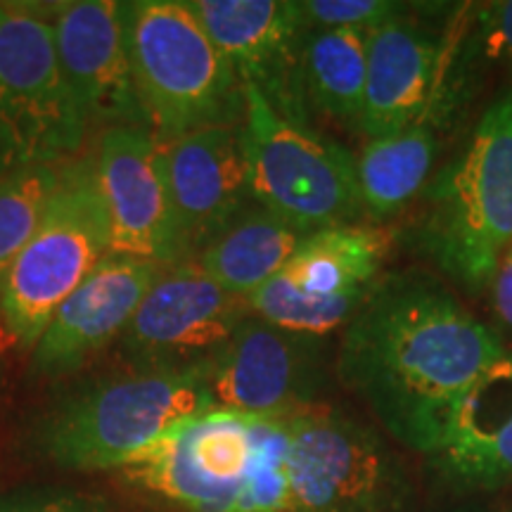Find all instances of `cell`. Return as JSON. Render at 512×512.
Instances as JSON below:
<instances>
[{
	"label": "cell",
	"mask_w": 512,
	"mask_h": 512,
	"mask_svg": "<svg viewBox=\"0 0 512 512\" xmlns=\"http://www.w3.org/2000/svg\"><path fill=\"white\" fill-rule=\"evenodd\" d=\"M505 351L446 285L396 273L344 328L337 373L396 441L430 456L467 389Z\"/></svg>",
	"instance_id": "6da1fadb"
},
{
	"label": "cell",
	"mask_w": 512,
	"mask_h": 512,
	"mask_svg": "<svg viewBox=\"0 0 512 512\" xmlns=\"http://www.w3.org/2000/svg\"><path fill=\"white\" fill-rule=\"evenodd\" d=\"M216 411L202 366L128 370L76 389L38 420L34 446L62 470L124 467L185 420Z\"/></svg>",
	"instance_id": "7a4b0ae2"
},
{
	"label": "cell",
	"mask_w": 512,
	"mask_h": 512,
	"mask_svg": "<svg viewBox=\"0 0 512 512\" xmlns=\"http://www.w3.org/2000/svg\"><path fill=\"white\" fill-rule=\"evenodd\" d=\"M126 34L147 131L157 143L242 124V81L185 0L126 3Z\"/></svg>",
	"instance_id": "3957f363"
},
{
	"label": "cell",
	"mask_w": 512,
	"mask_h": 512,
	"mask_svg": "<svg viewBox=\"0 0 512 512\" xmlns=\"http://www.w3.org/2000/svg\"><path fill=\"white\" fill-rule=\"evenodd\" d=\"M420 242L470 292L491 285L512 245V91L501 95L425 190Z\"/></svg>",
	"instance_id": "277c9868"
},
{
	"label": "cell",
	"mask_w": 512,
	"mask_h": 512,
	"mask_svg": "<svg viewBox=\"0 0 512 512\" xmlns=\"http://www.w3.org/2000/svg\"><path fill=\"white\" fill-rule=\"evenodd\" d=\"M110 256V230L95 183L93 157L62 164L34 238L5 283L0 323L22 347L34 349L55 311Z\"/></svg>",
	"instance_id": "5b68a950"
},
{
	"label": "cell",
	"mask_w": 512,
	"mask_h": 512,
	"mask_svg": "<svg viewBox=\"0 0 512 512\" xmlns=\"http://www.w3.org/2000/svg\"><path fill=\"white\" fill-rule=\"evenodd\" d=\"M245 88V131L256 204L311 235L363 216L356 157L313 126L280 117L271 102Z\"/></svg>",
	"instance_id": "8992f818"
},
{
	"label": "cell",
	"mask_w": 512,
	"mask_h": 512,
	"mask_svg": "<svg viewBox=\"0 0 512 512\" xmlns=\"http://www.w3.org/2000/svg\"><path fill=\"white\" fill-rule=\"evenodd\" d=\"M86 136L62 74L53 24L0 3V176L74 162Z\"/></svg>",
	"instance_id": "52a82bcc"
},
{
	"label": "cell",
	"mask_w": 512,
	"mask_h": 512,
	"mask_svg": "<svg viewBox=\"0 0 512 512\" xmlns=\"http://www.w3.org/2000/svg\"><path fill=\"white\" fill-rule=\"evenodd\" d=\"M389 252L392 230L377 223L316 230L247 304L266 323L325 339L347 328L377 290Z\"/></svg>",
	"instance_id": "ba28073f"
},
{
	"label": "cell",
	"mask_w": 512,
	"mask_h": 512,
	"mask_svg": "<svg viewBox=\"0 0 512 512\" xmlns=\"http://www.w3.org/2000/svg\"><path fill=\"white\" fill-rule=\"evenodd\" d=\"M290 427V512H401L411 494L380 432L335 408L311 406Z\"/></svg>",
	"instance_id": "9c48e42d"
},
{
	"label": "cell",
	"mask_w": 512,
	"mask_h": 512,
	"mask_svg": "<svg viewBox=\"0 0 512 512\" xmlns=\"http://www.w3.org/2000/svg\"><path fill=\"white\" fill-rule=\"evenodd\" d=\"M273 418L209 411L119 467L128 484L183 512H238Z\"/></svg>",
	"instance_id": "30bf717a"
},
{
	"label": "cell",
	"mask_w": 512,
	"mask_h": 512,
	"mask_svg": "<svg viewBox=\"0 0 512 512\" xmlns=\"http://www.w3.org/2000/svg\"><path fill=\"white\" fill-rule=\"evenodd\" d=\"M202 373L216 411L292 418L316 406L328 382V347L323 337L283 330L252 313L202 363Z\"/></svg>",
	"instance_id": "8fae6325"
},
{
	"label": "cell",
	"mask_w": 512,
	"mask_h": 512,
	"mask_svg": "<svg viewBox=\"0 0 512 512\" xmlns=\"http://www.w3.org/2000/svg\"><path fill=\"white\" fill-rule=\"evenodd\" d=\"M252 316L247 299L209 278L195 261L164 268L121 335V354L136 370L207 363Z\"/></svg>",
	"instance_id": "7c38bea8"
},
{
	"label": "cell",
	"mask_w": 512,
	"mask_h": 512,
	"mask_svg": "<svg viewBox=\"0 0 512 512\" xmlns=\"http://www.w3.org/2000/svg\"><path fill=\"white\" fill-rule=\"evenodd\" d=\"M93 169L110 230V256L166 268L181 264L174 204L155 136L138 126L102 131Z\"/></svg>",
	"instance_id": "4fadbf2b"
},
{
	"label": "cell",
	"mask_w": 512,
	"mask_h": 512,
	"mask_svg": "<svg viewBox=\"0 0 512 512\" xmlns=\"http://www.w3.org/2000/svg\"><path fill=\"white\" fill-rule=\"evenodd\" d=\"M188 5L242 86H254L280 117L311 126L299 0H192Z\"/></svg>",
	"instance_id": "5bb4252c"
},
{
	"label": "cell",
	"mask_w": 512,
	"mask_h": 512,
	"mask_svg": "<svg viewBox=\"0 0 512 512\" xmlns=\"http://www.w3.org/2000/svg\"><path fill=\"white\" fill-rule=\"evenodd\" d=\"M53 29L62 74L88 131L147 128L128 53L126 3H67L57 10Z\"/></svg>",
	"instance_id": "9a60e30c"
},
{
	"label": "cell",
	"mask_w": 512,
	"mask_h": 512,
	"mask_svg": "<svg viewBox=\"0 0 512 512\" xmlns=\"http://www.w3.org/2000/svg\"><path fill=\"white\" fill-rule=\"evenodd\" d=\"M159 147L183 261L195 259L254 202L245 131L211 126Z\"/></svg>",
	"instance_id": "2e32d148"
},
{
	"label": "cell",
	"mask_w": 512,
	"mask_h": 512,
	"mask_svg": "<svg viewBox=\"0 0 512 512\" xmlns=\"http://www.w3.org/2000/svg\"><path fill=\"white\" fill-rule=\"evenodd\" d=\"M164 268L152 261L107 256L43 330L34 347L36 373H74L93 354L121 339Z\"/></svg>",
	"instance_id": "e0dca14e"
},
{
	"label": "cell",
	"mask_w": 512,
	"mask_h": 512,
	"mask_svg": "<svg viewBox=\"0 0 512 512\" xmlns=\"http://www.w3.org/2000/svg\"><path fill=\"white\" fill-rule=\"evenodd\" d=\"M448 41L403 10L370 31L368 74L358 128L370 138L399 131L427 110L444 83Z\"/></svg>",
	"instance_id": "ac0fdd59"
},
{
	"label": "cell",
	"mask_w": 512,
	"mask_h": 512,
	"mask_svg": "<svg viewBox=\"0 0 512 512\" xmlns=\"http://www.w3.org/2000/svg\"><path fill=\"white\" fill-rule=\"evenodd\" d=\"M430 458L456 486L498 489L512 482V351L467 389Z\"/></svg>",
	"instance_id": "d6986e66"
},
{
	"label": "cell",
	"mask_w": 512,
	"mask_h": 512,
	"mask_svg": "<svg viewBox=\"0 0 512 512\" xmlns=\"http://www.w3.org/2000/svg\"><path fill=\"white\" fill-rule=\"evenodd\" d=\"M441 88L427 110L399 131L370 138L356 157L363 216L380 223L401 214L430 185L439 147Z\"/></svg>",
	"instance_id": "ffe728a7"
},
{
	"label": "cell",
	"mask_w": 512,
	"mask_h": 512,
	"mask_svg": "<svg viewBox=\"0 0 512 512\" xmlns=\"http://www.w3.org/2000/svg\"><path fill=\"white\" fill-rule=\"evenodd\" d=\"M304 240L302 230L252 202L192 261L223 290L249 299L283 271Z\"/></svg>",
	"instance_id": "44dd1931"
},
{
	"label": "cell",
	"mask_w": 512,
	"mask_h": 512,
	"mask_svg": "<svg viewBox=\"0 0 512 512\" xmlns=\"http://www.w3.org/2000/svg\"><path fill=\"white\" fill-rule=\"evenodd\" d=\"M370 31L309 29L302 46L304 95L339 124L358 126L368 74Z\"/></svg>",
	"instance_id": "7402d4cb"
},
{
	"label": "cell",
	"mask_w": 512,
	"mask_h": 512,
	"mask_svg": "<svg viewBox=\"0 0 512 512\" xmlns=\"http://www.w3.org/2000/svg\"><path fill=\"white\" fill-rule=\"evenodd\" d=\"M60 174L62 166H27L0 176V302L12 266L34 238Z\"/></svg>",
	"instance_id": "603a6c76"
},
{
	"label": "cell",
	"mask_w": 512,
	"mask_h": 512,
	"mask_svg": "<svg viewBox=\"0 0 512 512\" xmlns=\"http://www.w3.org/2000/svg\"><path fill=\"white\" fill-rule=\"evenodd\" d=\"M406 5L394 0H299V12L309 29L373 31L401 15Z\"/></svg>",
	"instance_id": "cb8c5ba5"
},
{
	"label": "cell",
	"mask_w": 512,
	"mask_h": 512,
	"mask_svg": "<svg viewBox=\"0 0 512 512\" xmlns=\"http://www.w3.org/2000/svg\"><path fill=\"white\" fill-rule=\"evenodd\" d=\"M0 512H112L105 496L60 486H31L0 498Z\"/></svg>",
	"instance_id": "d4e9b609"
},
{
	"label": "cell",
	"mask_w": 512,
	"mask_h": 512,
	"mask_svg": "<svg viewBox=\"0 0 512 512\" xmlns=\"http://www.w3.org/2000/svg\"><path fill=\"white\" fill-rule=\"evenodd\" d=\"M486 36V48L496 55L512 74V0L489 3L479 12Z\"/></svg>",
	"instance_id": "484cf974"
},
{
	"label": "cell",
	"mask_w": 512,
	"mask_h": 512,
	"mask_svg": "<svg viewBox=\"0 0 512 512\" xmlns=\"http://www.w3.org/2000/svg\"><path fill=\"white\" fill-rule=\"evenodd\" d=\"M489 290L496 318L501 320L503 328H508L512 332V245L505 249L501 261H498V268Z\"/></svg>",
	"instance_id": "4316f807"
}]
</instances>
